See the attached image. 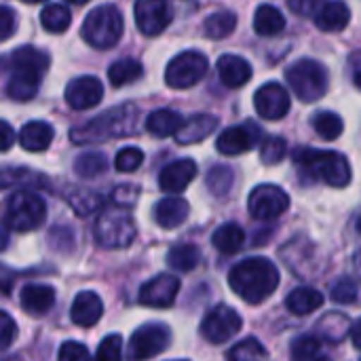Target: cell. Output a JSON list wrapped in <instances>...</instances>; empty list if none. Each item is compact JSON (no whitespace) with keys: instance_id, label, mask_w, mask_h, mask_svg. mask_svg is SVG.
Returning <instances> with one entry per match:
<instances>
[{"instance_id":"6da1fadb","label":"cell","mask_w":361,"mask_h":361,"mask_svg":"<svg viewBox=\"0 0 361 361\" xmlns=\"http://www.w3.org/2000/svg\"><path fill=\"white\" fill-rule=\"evenodd\" d=\"M228 286L247 305H260L279 288V271L269 258H247L231 269Z\"/></svg>"},{"instance_id":"7a4b0ae2","label":"cell","mask_w":361,"mask_h":361,"mask_svg":"<svg viewBox=\"0 0 361 361\" xmlns=\"http://www.w3.org/2000/svg\"><path fill=\"white\" fill-rule=\"evenodd\" d=\"M137 114L140 112L133 104L112 108L104 112L102 116H95L93 121L72 129L70 140L74 144H95V142H106L112 137L133 135L137 129Z\"/></svg>"},{"instance_id":"3957f363","label":"cell","mask_w":361,"mask_h":361,"mask_svg":"<svg viewBox=\"0 0 361 361\" xmlns=\"http://www.w3.org/2000/svg\"><path fill=\"white\" fill-rule=\"evenodd\" d=\"M294 161L311 173L315 180L326 182L334 188H345L351 182V165L347 157L334 150H315V148H298L294 152Z\"/></svg>"},{"instance_id":"277c9868","label":"cell","mask_w":361,"mask_h":361,"mask_svg":"<svg viewBox=\"0 0 361 361\" xmlns=\"http://www.w3.org/2000/svg\"><path fill=\"white\" fill-rule=\"evenodd\" d=\"M4 222L11 231L17 233H30L42 226L47 218V205L44 201L30 190H15L6 197L2 205Z\"/></svg>"},{"instance_id":"5b68a950","label":"cell","mask_w":361,"mask_h":361,"mask_svg":"<svg viewBox=\"0 0 361 361\" xmlns=\"http://www.w3.org/2000/svg\"><path fill=\"white\" fill-rule=\"evenodd\" d=\"M80 32L87 44L95 49H112L123 36V15L112 4L97 6L87 15Z\"/></svg>"},{"instance_id":"8992f818","label":"cell","mask_w":361,"mask_h":361,"mask_svg":"<svg viewBox=\"0 0 361 361\" xmlns=\"http://www.w3.org/2000/svg\"><path fill=\"white\" fill-rule=\"evenodd\" d=\"M286 78L296 93V97L305 104L317 102L328 91V72L315 59H298L286 70Z\"/></svg>"},{"instance_id":"52a82bcc","label":"cell","mask_w":361,"mask_h":361,"mask_svg":"<svg viewBox=\"0 0 361 361\" xmlns=\"http://www.w3.org/2000/svg\"><path fill=\"white\" fill-rule=\"evenodd\" d=\"M135 222L125 209H106L95 224V241L106 250H125L133 243Z\"/></svg>"},{"instance_id":"ba28073f","label":"cell","mask_w":361,"mask_h":361,"mask_svg":"<svg viewBox=\"0 0 361 361\" xmlns=\"http://www.w3.org/2000/svg\"><path fill=\"white\" fill-rule=\"evenodd\" d=\"M207 57L199 51H184L176 55L167 70H165V82L171 89H188L197 85L207 74Z\"/></svg>"},{"instance_id":"9c48e42d","label":"cell","mask_w":361,"mask_h":361,"mask_svg":"<svg viewBox=\"0 0 361 361\" xmlns=\"http://www.w3.org/2000/svg\"><path fill=\"white\" fill-rule=\"evenodd\" d=\"M171 343V332L165 324H146L131 334L127 355L131 361H146L163 353Z\"/></svg>"},{"instance_id":"30bf717a","label":"cell","mask_w":361,"mask_h":361,"mask_svg":"<svg viewBox=\"0 0 361 361\" xmlns=\"http://www.w3.org/2000/svg\"><path fill=\"white\" fill-rule=\"evenodd\" d=\"M290 207V197L283 188L275 186V184H262L256 186L247 199V209L250 216L262 222L269 220H277L279 216H283Z\"/></svg>"},{"instance_id":"8fae6325","label":"cell","mask_w":361,"mask_h":361,"mask_svg":"<svg viewBox=\"0 0 361 361\" xmlns=\"http://www.w3.org/2000/svg\"><path fill=\"white\" fill-rule=\"evenodd\" d=\"M243 328V319L241 315L226 307V305H218L214 307L201 322V336L212 343V345H224L228 343L239 330Z\"/></svg>"},{"instance_id":"7c38bea8","label":"cell","mask_w":361,"mask_h":361,"mask_svg":"<svg viewBox=\"0 0 361 361\" xmlns=\"http://www.w3.org/2000/svg\"><path fill=\"white\" fill-rule=\"evenodd\" d=\"M135 23L144 36H159L171 23V8L167 0H137Z\"/></svg>"},{"instance_id":"4fadbf2b","label":"cell","mask_w":361,"mask_h":361,"mask_svg":"<svg viewBox=\"0 0 361 361\" xmlns=\"http://www.w3.org/2000/svg\"><path fill=\"white\" fill-rule=\"evenodd\" d=\"M180 292V279L173 275H157L140 288V305L152 309H169Z\"/></svg>"},{"instance_id":"5bb4252c","label":"cell","mask_w":361,"mask_h":361,"mask_svg":"<svg viewBox=\"0 0 361 361\" xmlns=\"http://www.w3.org/2000/svg\"><path fill=\"white\" fill-rule=\"evenodd\" d=\"M254 106L262 118L279 121L290 112V95L279 82H267L256 91Z\"/></svg>"},{"instance_id":"9a60e30c","label":"cell","mask_w":361,"mask_h":361,"mask_svg":"<svg viewBox=\"0 0 361 361\" xmlns=\"http://www.w3.org/2000/svg\"><path fill=\"white\" fill-rule=\"evenodd\" d=\"M258 140H260V129L254 123H245L224 129L216 140V148L226 157H237L252 150Z\"/></svg>"},{"instance_id":"2e32d148","label":"cell","mask_w":361,"mask_h":361,"mask_svg":"<svg viewBox=\"0 0 361 361\" xmlns=\"http://www.w3.org/2000/svg\"><path fill=\"white\" fill-rule=\"evenodd\" d=\"M104 97V87L95 76H80L74 78L66 87V102L74 110H89L97 106Z\"/></svg>"},{"instance_id":"e0dca14e","label":"cell","mask_w":361,"mask_h":361,"mask_svg":"<svg viewBox=\"0 0 361 361\" xmlns=\"http://www.w3.org/2000/svg\"><path fill=\"white\" fill-rule=\"evenodd\" d=\"M197 178V163L192 159H180L169 163L161 176H159V186L163 192L169 195H178L182 190H186V186Z\"/></svg>"},{"instance_id":"ac0fdd59","label":"cell","mask_w":361,"mask_h":361,"mask_svg":"<svg viewBox=\"0 0 361 361\" xmlns=\"http://www.w3.org/2000/svg\"><path fill=\"white\" fill-rule=\"evenodd\" d=\"M104 313V302L95 292H80L74 302H72V311H70V319L80 326V328H93Z\"/></svg>"},{"instance_id":"d6986e66","label":"cell","mask_w":361,"mask_h":361,"mask_svg":"<svg viewBox=\"0 0 361 361\" xmlns=\"http://www.w3.org/2000/svg\"><path fill=\"white\" fill-rule=\"evenodd\" d=\"M188 201H184L182 197H165L161 199L157 205H154V222L161 226V228H178L180 224L186 222L188 218Z\"/></svg>"},{"instance_id":"ffe728a7","label":"cell","mask_w":361,"mask_h":361,"mask_svg":"<svg viewBox=\"0 0 361 361\" xmlns=\"http://www.w3.org/2000/svg\"><path fill=\"white\" fill-rule=\"evenodd\" d=\"M11 63H13L15 74H27V76L42 78V74L49 68V55L38 51L36 47H19L11 55Z\"/></svg>"},{"instance_id":"44dd1931","label":"cell","mask_w":361,"mask_h":361,"mask_svg":"<svg viewBox=\"0 0 361 361\" xmlns=\"http://www.w3.org/2000/svg\"><path fill=\"white\" fill-rule=\"evenodd\" d=\"M218 76L228 89H239L250 82L252 66L239 55H222L218 59Z\"/></svg>"},{"instance_id":"7402d4cb","label":"cell","mask_w":361,"mask_h":361,"mask_svg":"<svg viewBox=\"0 0 361 361\" xmlns=\"http://www.w3.org/2000/svg\"><path fill=\"white\" fill-rule=\"evenodd\" d=\"M21 309L30 315H44L55 305V290L51 286L32 283L21 290Z\"/></svg>"},{"instance_id":"603a6c76","label":"cell","mask_w":361,"mask_h":361,"mask_svg":"<svg viewBox=\"0 0 361 361\" xmlns=\"http://www.w3.org/2000/svg\"><path fill=\"white\" fill-rule=\"evenodd\" d=\"M218 127V118L212 114H197L188 121H184V125L180 127V131L176 133V142L182 146L188 144H199L203 142L209 133H214V129Z\"/></svg>"},{"instance_id":"cb8c5ba5","label":"cell","mask_w":361,"mask_h":361,"mask_svg":"<svg viewBox=\"0 0 361 361\" xmlns=\"http://www.w3.org/2000/svg\"><path fill=\"white\" fill-rule=\"evenodd\" d=\"M351 21V11L343 0H332L324 4L315 17V23L324 32H341L349 25Z\"/></svg>"},{"instance_id":"d4e9b609","label":"cell","mask_w":361,"mask_h":361,"mask_svg":"<svg viewBox=\"0 0 361 361\" xmlns=\"http://www.w3.org/2000/svg\"><path fill=\"white\" fill-rule=\"evenodd\" d=\"M53 142V127L42 121H32L19 131V144L27 152H42Z\"/></svg>"},{"instance_id":"484cf974","label":"cell","mask_w":361,"mask_h":361,"mask_svg":"<svg viewBox=\"0 0 361 361\" xmlns=\"http://www.w3.org/2000/svg\"><path fill=\"white\" fill-rule=\"evenodd\" d=\"M212 243H214V247H216L220 254L231 256V254H237V252L243 247V243H245V233H243V228H241L239 224L228 222V224H222L220 228L214 231Z\"/></svg>"},{"instance_id":"4316f807","label":"cell","mask_w":361,"mask_h":361,"mask_svg":"<svg viewBox=\"0 0 361 361\" xmlns=\"http://www.w3.org/2000/svg\"><path fill=\"white\" fill-rule=\"evenodd\" d=\"M324 294L315 288H296L294 292L288 294L286 298V307L294 313V315H309L313 311H317L324 305Z\"/></svg>"},{"instance_id":"83f0119b","label":"cell","mask_w":361,"mask_h":361,"mask_svg":"<svg viewBox=\"0 0 361 361\" xmlns=\"http://www.w3.org/2000/svg\"><path fill=\"white\" fill-rule=\"evenodd\" d=\"M351 328H353L351 319L347 315H343V313H328L317 324V330H319L322 338L332 343V345L343 343L351 334Z\"/></svg>"},{"instance_id":"f1b7e54d","label":"cell","mask_w":361,"mask_h":361,"mask_svg":"<svg viewBox=\"0 0 361 361\" xmlns=\"http://www.w3.org/2000/svg\"><path fill=\"white\" fill-rule=\"evenodd\" d=\"M184 125L182 116L173 110H154L148 118H146V129L154 135V137H169L176 135L180 131V127Z\"/></svg>"},{"instance_id":"f546056e","label":"cell","mask_w":361,"mask_h":361,"mask_svg":"<svg viewBox=\"0 0 361 361\" xmlns=\"http://www.w3.org/2000/svg\"><path fill=\"white\" fill-rule=\"evenodd\" d=\"M286 27V17L279 8L271 4H262L254 15V30L260 36H277Z\"/></svg>"},{"instance_id":"4dcf8cb0","label":"cell","mask_w":361,"mask_h":361,"mask_svg":"<svg viewBox=\"0 0 361 361\" xmlns=\"http://www.w3.org/2000/svg\"><path fill=\"white\" fill-rule=\"evenodd\" d=\"M21 186H44V178L25 167H2L0 169V190L21 188Z\"/></svg>"},{"instance_id":"1f68e13d","label":"cell","mask_w":361,"mask_h":361,"mask_svg":"<svg viewBox=\"0 0 361 361\" xmlns=\"http://www.w3.org/2000/svg\"><path fill=\"white\" fill-rule=\"evenodd\" d=\"M199 262H201V252L197 245H190V243L173 245L167 254V264L180 273H188V271L197 269Z\"/></svg>"},{"instance_id":"d6a6232c","label":"cell","mask_w":361,"mask_h":361,"mask_svg":"<svg viewBox=\"0 0 361 361\" xmlns=\"http://www.w3.org/2000/svg\"><path fill=\"white\" fill-rule=\"evenodd\" d=\"M144 68L137 59H118L108 68V78L114 87H125L129 82H135L137 78H142Z\"/></svg>"},{"instance_id":"836d02e7","label":"cell","mask_w":361,"mask_h":361,"mask_svg":"<svg viewBox=\"0 0 361 361\" xmlns=\"http://www.w3.org/2000/svg\"><path fill=\"white\" fill-rule=\"evenodd\" d=\"M40 23L47 32L61 34L70 27L72 23V13L63 4H49L40 13Z\"/></svg>"},{"instance_id":"e575fe53","label":"cell","mask_w":361,"mask_h":361,"mask_svg":"<svg viewBox=\"0 0 361 361\" xmlns=\"http://www.w3.org/2000/svg\"><path fill=\"white\" fill-rule=\"evenodd\" d=\"M205 34L207 38L212 40H222L226 38L228 34H233V30L237 27V17L235 13L231 11H220V13H214L205 19Z\"/></svg>"},{"instance_id":"d590c367","label":"cell","mask_w":361,"mask_h":361,"mask_svg":"<svg viewBox=\"0 0 361 361\" xmlns=\"http://www.w3.org/2000/svg\"><path fill=\"white\" fill-rule=\"evenodd\" d=\"M40 78L27 74H13L6 85V95L15 102H30L38 93Z\"/></svg>"},{"instance_id":"8d00e7d4","label":"cell","mask_w":361,"mask_h":361,"mask_svg":"<svg viewBox=\"0 0 361 361\" xmlns=\"http://www.w3.org/2000/svg\"><path fill=\"white\" fill-rule=\"evenodd\" d=\"M106 167H108V161H106V157H104L102 152H85V154H80V157L74 161V171H76V176L87 178V180L97 178L99 173L106 171Z\"/></svg>"},{"instance_id":"74e56055","label":"cell","mask_w":361,"mask_h":361,"mask_svg":"<svg viewBox=\"0 0 361 361\" xmlns=\"http://www.w3.org/2000/svg\"><path fill=\"white\" fill-rule=\"evenodd\" d=\"M313 129L324 140H336V137H341L345 123L336 112H317L313 118Z\"/></svg>"},{"instance_id":"f35d334b","label":"cell","mask_w":361,"mask_h":361,"mask_svg":"<svg viewBox=\"0 0 361 361\" xmlns=\"http://www.w3.org/2000/svg\"><path fill=\"white\" fill-rule=\"evenodd\" d=\"M267 360V349L254 336L243 338L228 351V361H262Z\"/></svg>"},{"instance_id":"ab89813d","label":"cell","mask_w":361,"mask_h":361,"mask_svg":"<svg viewBox=\"0 0 361 361\" xmlns=\"http://www.w3.org/2000/svg\"><path fill=\"white\" fill-rule=\"evenodd\" d=\"M233 182H235V173L231 167L226 165H216L209 169L207 173V188L212 190V195L216 197H224L231 192L233 188Z\"/></svg>"},{"instance_id":"60d3db41","label":"cell","mask_w":361,"mask_h":361,"mask_svg":"<svg viewBox=\"0 0 361 361\" xmlns=\"http://www.w3.org/2000/svg\"><path fill=\"white\" fill-rule=\"evenodd\" d=\"M286 152H288V144H286L283 137H277V135L267 137L262 142V146H260V159H262L264 165H277V163H281L283 157H286Z\"/></svg>"},{"instance_id":"b9f144b4","label":"cell","mask_w":361,"mask_h":361,"mask_svg":"<svg viewBox=\"0 0 361 361\" xmlns=\"http://www.w3.org/2000/svg\"><path fill=\"white\" fill-rule=\"evenodd\" d=\"M319 341L315 336H298L294 343H292V360L294 361H311L319 355Z\"/></svg>"},{"instance_id":"7bdbcfd3","label":"cell","mask_w":361,"mask_h":361,"mask_svg":"<svg viewBox=\"0 0 361 361\" xmlns=\"http://www.w3.org/2000/svg\"><path fill=\"white\" fill-rule=\"evenodd\" d=\"M70 205L74 207V212L78 216H89L93 214L95 209H99L102 205V197L91 192V190H78L76 195L70 197Z\"/></svg>"},{"instance_id":"ee69618b","label":"cell","mask_w":361,"mask_h":361,"mask_svg":"<svg viewBox=\"0 0 361 361\" xmlns=\"http://www.w3.org/2000/svg\"><path fill=\"white\" fill-rule=\"evenodd\" d=\"M123 360V338L118 334L106 336L95 353V361H121Z\"/></svg>"},{"instance_id":"f6af8a7d","label":"cell","mask_w":361,"mask_h":361,"mask_svg":"<svg viewBox=\"0 0 361 361\" xmlns=\"http://www.w3.org/2000/svg\"><path fill=\"white\" fill-rule=\"evenodd\" d=\"M142 163H144V152H142L140 148H133V146L123 148V150L116 154V159H114V167H116L118 171H123V173L135 171Z\"/></svg>"},{"instance_id":"bcb514c9","label":"cell","mask_w":361,"mask_h":361,"mask_svg":"<svg viewBox=\"0 0 361 361\" xmlns=\"http://www.w3.org/2000/svg\"><path fill=\"white\" fill-rule=\"evenodd\" d=\"M357 296H360V290L351 279H341L330 292V298L336 305H353L357 300Z\"/></svg>"},{"instance_id":"7dc6e473","label":"cell","mask_w":361,"mask_h":361,"mask_svg":"<svg viewBox=\"0 0 361 361\" xmlns=\"http://www.w3.org/2000/svg\"><path fill=\"white\" fill-rule=\"evenodd\" d=\"M57 361H91V355L85 345H80L76 341H68L59 347Z\"/></svg>"},{"instance_id":"c3c4849f","label":"cell","mask_w":361,"mask_h":361,"mask_svg":"<svg viewBox=\"0 0 361 361\" xmlns=\"http://www.w3.org/2000/svg\"><path fill=\"white\" fill-rule=\"evenodd\" d=\"M15 336H17V324H15V319L8 313L0 311V351L8 349L11 343L15 341Z\"/></svg>"},{"instance_id":"681fc988","label":"cell","mask_w":361,"mask_h":361,"mask_svg":"<svg viewBox=\"0 0 361 361\" xmlns=\"http://www.w3.org/2000/svg\"><path fill=\"white\" fill-rule=\"evenodd\" d=\"M15 13L8 8V6H2L0 4V42L2 40H8L15 32Z\"/></svg>"},{"instance_id":"f907efd6","label":"cell","mask_w":361,"mask_h":361,"mask_svg":"<svg viewBox=\"0 0 361 361\" xmlns=\"http://www.w3.org/2000/svg\"><path fill=\"white\" fill-rule=\"evenodd\" d=\"M112 199H114V203L121 205V207H131V205L135 203V199H137V188H135V186H129V184L118 186V188L114 190Z\"/></svg>"},{"instance_id":"816d5d0a","label":"cell","mask_w":361,"mask_h":361,"mask_svg":"<svg viewBox=\"0 0 361 361\" xmlns=\"http://www.w3.org/2000/svg\"><path fill=\"white\" fill-rule=\"evenodd\" d=\"M324 0H288V4H290V8L294 11V13H298V15H311V13H315L317 11V6L322 4Z\"/></svg>"},{"instance_id":"f5cc1de1","label":"cell","mask_w":361,"mask_h":361,"mask_svg":"<svg viewBox=\"0 0 361 361\" xmlns=\"http://www.w3.org/2000/svg\"><path fill=\"white\" fill-rule=\"evenodd\" d=\"M15 144V131L6 121H0V152L8 150Z\"/></svg>"},{"instance_id":"db71d44e","label":"cell","mask_w":361,"mask_h":361,"mask_svg":"<svg viewBox=\"0 0 361 361\" xmlns=\"http://www.w3.org/2000/svg\"><path fill=\"white\" fill-rule=\"evenodd\" d=\"M351 338H353V345H355V349H360L361 351V319L351 328Z\"/></svg>"},{"instance_id":"11a10c76","label":"cell","mask_w":361,"mask_h":361,"mask_svg":"<svg viewBox=\"0 0 361 361\" xmlns=\"http://www.w3.org/2000/svg\"><path fill=\"white\" fill-rule=\"evenodd\" d=\"M8 245V231L4 224H0V250H4Z\"/></svg>"},{"instance_id":"9f6ffc18","label":"cell","mask_w":361,"mask_h":361,"mask_svg":"<svg viewBox=\"0 0 361 361\" xmlns=\"http://www.w3.org/2000/svg\"><path fill=\"white\" fill-rule=\"evenodd\" d=\"M355 85H357V87L361 89V70H357V72H355Z\"/></svg>"},{"instance_id":"6f0895ef","label":"cell","mask_w":361,"mask_h":361,"mask_svg":"<svg viewBox=\"0 0 361 361\" xmlns=\"http://www.w3.org/2000/svg\"><path fill=\"white\" fill-rule=\"evenodd\" d=\"M0 361H21V357L19 355H11V357H4V360Z\"/></svg>"},{"instance_id":"680465c9","label":"cell","mask_w":361,"mask_h":361,"mask_svg":"<svg viewBox=\"0 0 361 361\" xmlns=\"http://www.w3.org/2000/svg\"><path fill=\"white\" fill-rule=\"evenodd\" d=\"M311 361H332L330 357H326V355H317L315 360H311Z\"/></svg>"},{"instance_id":"91938a15","label":"cell","mask_w":361,"mask_h":361,"mask_svg":"<svg viewBox=\"0 0 361 361\" xmlns=\"http://www.w3.org/2000/svg\"><path fill=\"white\" fill-rule=\"evenodd\" d=\"M68 2H72V4H85V2H89V0H68Z\"/></svg>"},{"instance_id":"94428289","label":"cell","mask_w":361,"mask_h":361,"mask_svg":"<svg viewBox=\"0 0 361 361\" xmlns=\"http://www.w3.org/2000/svg\"><path fill=\"white\" fill-rule=\"evenodd\" d=\"M21 2H25V4H36V2H44V0H21Z\"/></svg>"},{"instance_id":"6125c7cd","label":"cell","mask_w":361,"mask_h":361,"mask_svg":"<svg viewBox=\"0 0 361 361\" xmlns=\"http://www.w3.org/2000/svg\"><path fill=\"white\" fill-rule=\"evenodd\" d=\"M357 231L361 233V216H360V220H357Z\"/></svg>"},{"instance_id":"be15d7a7","label":"cell","mask_w":361,"mask_h":361,"mask_svg":"<svg viewBox=\"0 0 361 361\" xmlns=\"http://www.w3.org/2000/svg\"><path fill=\"white\" fill-rule=\"evenodd\" d=\"M178 361H186V360H178Z\"/></svg>"}]
</instances>
